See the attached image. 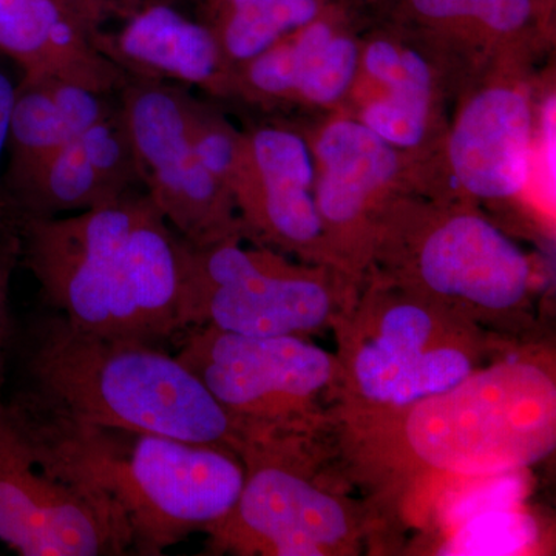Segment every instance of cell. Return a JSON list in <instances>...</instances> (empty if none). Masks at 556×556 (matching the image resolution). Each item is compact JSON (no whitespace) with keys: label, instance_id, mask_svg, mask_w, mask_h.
<instances>
[{"label":"cell","instance_id":"6da1fadb","mask_svg":"<svg viewBox=\"0 0 556 556\" xmlns=\"http://www.w3.org/2000/svg\"><path fill=\"white\" fill-rule=\"evenodd\" d=\"M340 452L380 501L427 477L492 479L556 447V379L547 354L482 365L459 383L394 409L339 412Z\"/></svg>","mask_w":556,"mask_h":556},{"label":"cell","instance_id":"7a4b0ae2","mask_svg":"<svg viewBox=\"0 0 556 556\" xmlns=\"http://www.w3.org/2000/svg\"><path fill=\"white\" fill-rule=\"evenodd\" d=\"M9 364L13 419L149 431L236 455L243 447L207 388L156 343L94 334L47 309L17 338L13 328Z\"/></svg>","mask_w":556,"mask_h":556},{"label":"cell","instance_id":"3957f363","mask_svg":"<svg viewBox=\"0 0 556 556\" xmlns=\"http://www.w3.org/2000/svg\"><path fill=\"white\" fill-rule=\"evenodd\" d=\"M47 308L94 334L161 345L179 321V237L146 190L65 217L20 218Z\"/></svg>","mask_w":556,"mask_h":556},{"label":"cell","instance_id":"277c9868","mask_svg":"<svg viewBox=\"0 0 556 556\" xmlns=\"http://www.w3.org/2000/svg\"><path fill=\"white\" fill-rule=\"evenodd\" d=\"M9 417L47 473L109 504L126 522L131 554L159 556L229 514L244 482L240 456L149 431Z\"/></svg>","mask_w":556,"mask_h":556},{"label":"cell","instance_id":"5b68a950","mask_svg":"<svg viewBox=\"0 0 556 556\" xmlns=\"http://www.w3.org/2000/svg\"><path fill=\"white\" fill-rule=\"evenodd\" d=\"M339 412L405 407L482 367L492 332L382 276L354 287L332 324Z\"/></svg>","mask_w":556,"mask_h":556},{"label":"cell","instance_id":"8992f818","mask_svg":"<svg viewBox=\"0 0 556 556\" xmlns=\"http://www.w3.org/2000/svg\"><path fill=\"white\" fill-rule=\"evenodd\" d=\"M372 257L383 278L467 318L492 334H517L530 321V265L496 226L470 212L420 222L383 219Z\"/></svg>","mask_w":556,"mask_h":556},{"label":"cell","instance_id":"52a82bcc","mask_svg":"<svg viewBox=\"0 0 556 556\" xmlns=\"http://www.w3.org/2000/svg\"><path fill=\"white\" fill-rule=\"evenodd\" d=\"M309 437L252 442L241 450L244 482L225 518L206 530L214 554L357 555L378 511L321 485Z\"/></svg>","mask_w":556,"mask_h":556},{"label":"cell","instance_id":"ba28073f","mask_svg":"<svg viewBox=\"0 0 556 556\" xmlns=\"http://www.w3.org/2000/svg\"><path fill=\"white\" fill-rule=\"evenodd\" d=\"M177 358L228 413L243 448L263 439L311 437L327 419L321 402L338 404V357L308 338L192 328Z\"/></svg>","mask_w":556,"mask_h":556},{"label":"cell","instance_id":"9c48e42d","mask_svg":"<svg viewBox=\"0 0 556 556\" xmlns=\"http://www.w3.org/2000/svg\"><path fill=\"white\" fill-rule=\"evenodd\" d=\"M241 239L193 247L179 237L181 328L262 338L331 329L356 285L289 265L268 249L243 248Z\"/></svg>","mask_w":556,"mask_h":556},{"label":"cell","instance_id":"30bf717a","mask_svg":"<svg viewBox=\"0 0 556 556\" xmlns=\"http://www.w3.org/2000/svg\"><path fill=\"white\" fill-rule=\"evenodd\" d=\"M119 102L142 186L172 229L193 247L244 237L232 193L193 148L189 94L175 84L127 76Z\"/></svg>","mask_w":556,"mask_h":556},{"label":"cell","instance_id":"8fae6325","mask_svg":"<svg viewBox=\"0 0 556 556\" xmlns=\"http://www.w3.org/2000/svg\"><path fill=\"white\" fill-rule=\"evenodd\" d=\"M0 541L24 556L131 554L118 511L47 473L10 422L0 430Z\"/></svg>","mask_w":556,"mask_h":556},{"label":"cell","instance_id":"7c38bea8","mask_svg":"<svg viewBox=\"0 0 556 556\" xmlns=\"http://www.w3.org/2000/svg\"><path fill=\"white\" fill-rule=\"evenodd\" d=\"M144 190L123 110L62 146L3 192L17 217H60Z\"/></svg>","mask_w":556,"mask_h":556},{"label":"cell","instance_id":"4fadbf2b","mask_svg":"<svg viewBox=\"0 0 556 556\" xmlns=\"http://www.w3.org/2000/svg\"><path fill=\"white\" fill-rule=\"evenodd\" d=\"M317 156L324 175L316 204L325 236L340 273L354 270L371 258L375 232L368 225L369 201L397 170L393 146L364 123L338 121L321 134Z\"/></svg>","mask_w":556,"mask_h":556},{"label":"cell","instance_id":"5bb4252c","mask_svg":"<svg viewBox=\"0 0 556 556\" xmlns=\"http://www.w3.org/2000/svg\"><path fill=\"white\" fill-rule=\"evenodd\" d=\"M94 49L130 78L218 89L228 80L214 28L167 3L137 7L115 33L94 36Z\"/></svg>","mask_w":556,"mask_h":556},{"label":"cell","instance_id":"9a60e30c","mask_svg":"<svg viewBox=\"0 0 556 556\" xmlns=\"http://www.w3.org/2000/svg\"><path fill=\"white\" fill-rule=\"evenodd\" d=\"M0 54L22 76H49L119 93L127 76L91 43L70 0H0Z\"/></svg>","mask_w":556,"mask_h":556},{"label":"cell","instance_id":"2e32d148","mask_svg":"<svg viewBox=\"0 0 556 556\" xmlns=\"http://www.w3.org/2000/svg\"><path fill=\"white\" fill-rule=\"evenodd\" d=\"M532 113L525 94L497 87L481 91L460 113L448 156L457 181L471 195H517L530 174Z\"/></svg>","mask_w":556,"mask_h":556},{"label":"cell","instance_id":"e0dca14e","mask_svg":"<svg viewBox=\"0 0 556 556\" xmlns=\"http://www.w3.org/2000/svg\"><path fill=\"white\" fill-rule=\"evenodd\" d=\"M49 76H22L11 113L2 193L51 153L119 108V94ZM5 200V199H3Z\"/></svg>","mask_w":556,"mask_h":556},{"label":"cell","instance_id":"ac0fdd59","mask_svg":"<svg viewBox=\"0 0 556 556\" xmlns=\"http://www.w3.org/2000/svg\"><path fill=\"white\" fill-rule=\"evenodd\" d=\"M318 13V0H258L219 14L214 31L226 60L248 62L316 21Z\"/></svg>","mask_w":556,"mask_h":556},{"label":"cell","instance_id":"d6986e66","mask_svg":"<svg viewBox=\"0 0 556 556\" xmlns=\"http://www.w3.org/2000/svg\"><path fill=\"white\" fill-rule=\"evenodd\" d=\"M300 30L291 42L298 70L294 91L317 104L338 101L356 75V43L334 36L324 21H313Z\"/></svg>","mask_w":556,"mask_h":556},{"label":"cell","instance_id":"ffe728a7","mask_svg":"<svg viewBox=\"0 0 556 556\" xmlns=\"http://www.w3.org/2000/svg\"><path fill=\"white\" fill-rule=\"evenodd\" d=\"M388 97L364 110V124L391 146L413 148L427 130L431 76L416 51H402V70L386 84Z\"/></svg>","mask_w":556,"mask_h":556},{"label":"cell","instance_id":"44dd1931","mask_svg":"<svg viewBox=\"0 0 556 556\" xmlns=\"http://www.w3.org/2000/svg\"><path fill=\"white\" fill-rule=\"evenodd\" d=\"M540 540V526L514 506L486 508L466 519L438 547V555H518Z\"/></svg>","mask_w":556,"mask_h":556},{"label":"cell","instance_id":"7402d4cb","mask_svg":"<svg viewBox=\"0 0 556 556\" xmlns=\"http://www.w3.org/2000/svg\"><path fill=\"white\" fill-rule=\"evenodd\" d=\"M236 177L263 185H295L311 189L314 167L308 146L291 131H255L252 137L241 139L239 163L232 179Z\"/></svg>","mask_w":556,"mask_h":556},{"label":"cell","instance_id":"603a6c76","mask_svg":"<svg viewBox=\"0 0 556 556\" xmlns=\"http://www.w3.org/2000/svg\"><path fill=\"white\" fill-rule=\"evenodd\" d=\"M17 265H21L20 217L13 208L0 206V430L9 424L5 409L7 364L13 334L10 288Z\"/></svg>","mask_w":556,"mask_h":556},{"label":"cell","instance_id":"cb8c5ba5","mask_svg":"<svg viewBox=\"0 0 556 556\" xmlns=\"http://www.w3.org/2000/svg\"><path fill=\"white\" fill-rule=\"evenodd\" d=\"M189 126L193 148L201 163L229 190L230 179L239 163L241 139L212 118L206 110L190 97Z\"/></svg>","mask_w":556,"mask_h":556},{"label":"cell","instance_id":"d4e9b609","mask_svg":"<svg viewBox=\"0 0 556 556\" xmlns=\"http://www.w3.org/2000/svg\"><path fill=\"white\" fill-rule=\"evenodd\" d=\"M486 2L489 0H407L412 13L420 20L437 24L473 22Z\"/></svg>","mask_w":556,"mask_h":556},{"label":"cell","instance_id":"484cf974","mask_svg":"<svg viewBox=\"0 0 556 556\" xmlns=\"http://www.w3.org/2000/svg\"><path fill=\"white\" fill-rule=\"evenodd\" d=\"M17 84L7 67L0 61V206H9L3 200L2 174L5 166L7 144H9L11 113L16 100Z\"/></svg>","mask_w":556,"mask_h":556},{"label":"cell","instance_id":"4316f807","mask_svg":"<svg viewBox=\"0 0 556 556\" xmlns=\"http://www.w3.org/2000/svg\"><path fill=\"white\" fill-rule=\"evenodd\" d=\"M365 67L372 78L388 84L402 70V51L388 40H375L365 53Z\"/></svg>","mask_w":556,"mask_h":556},{"label":"cell","instance_id":"83f0119b","mask_svg":"<svg viewBox=\"0 0 556 556\" xmlns=\"http://www.w3.org/2000/svg\"><path fill=\"white\" fill-rule=\"evenodd\" d=\"M75 2L78 3L80 13L89 25L91 42L109 17L115 16V14H119V16L123 14L126 17L131 10L137 9L131 0H75Z\"/></svg>","mask_w":556,"mask_h":556},{"label":"cell","instance_id":"f1b7e54d","mask_svg":"<svg viewBox=\"0 0 556 556\" xmlns=\"http://www.w3.org/2000/svg\"><path fill=\"white\" fill-rule=\"evenodd\" d=\"M229 0H207L208 13L212 14V17H217L219 11L225 9L228 5Z\"/></svg>","mask_w":556,"mask_h":556}]
</instances>
